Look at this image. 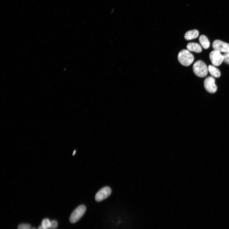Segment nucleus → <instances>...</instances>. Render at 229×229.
Wrapping results in <instances>:
<instances>
[{"label":"nucleus","instance_id":"1","mask_svg":"<svg viewBox=\"0 0 229 229\" xmlns=\"http://www.w3.org/2000/svg\"><path fill=\"white\" fill-rule=\"evenodd\" d=\"M178 60L182 65L188 66L192 64L194 60V55L188 50L181 51L178 55Z\"/></svg>","mask_w":229,"mask_h":229},{"label":"nucleus","instance_id":"2","mask_svg":"<svg viewBox=\"0 0 229 229\" xmlns=\"http://www.w3.org/2000/svg\"><path fill=\"white\" fill-rule=\"evenodd\" d=\"M193 70L198 77L204 78L207 74L208 69L206 64L201 61H198L194 64Z\"/></svg>","mask_w":229,"mask_h":229},{"label":"nucleus","instance_id":"3","mask_svg":"<svg viewBox=\"0 0 229 229\" xmlns=\"http://www.w3.org/2000/svg\"><path fill=\"white\" fill-rule=\"evenodd\" d=\"M86 211V207L81 205L76 208L71 214L69 221L71 223H75L79 221L83 216Z\"/></svg>","mask_w":229,"mask_h":229},{"label":"nucleus","instance_id":"4","mask_svg":"<svg viewBox=\"0 0 229 229\" xmlns=\"http://www.w3.org/2000/svg\"><path fill=\"white\" fill-rule=\"evenodd\" d=\"M209 58L214 66H220L224 61V56L221 52L216 50L212 51L210 53Z\"/></svg>","mask_w":229,"mask_h":229},{"label":"nucleus","instance_id":"5","mask_svg":"<svg viewBox=\"0 0 229 229\" xmlns=\"http://www.w3.org/2000/svg\"><path fill=\"white\" fill-rule=\"evenodd\" d=\"M204 84L206 89L209 92L214 93L217 91V88L215 84V80L212 76L206 78Z\"/></svg>","mask_w":229,"mask_h":229},{"label":"nucleus","instance_id":"6","mask_svg":"<svg viewBox=\"0 0 229 229\" xmlns=\"http://www.w3.org/2000/svg\"><path fill=\"white\" fill-rule=\"evenodd\" d=\"M111 193L110 188L108 186L104 187L100 189L95 196V200L100 202L108 198Z\"/></svg>","mask_w":229,"mask_h":229},{"label":"nucleus","instance_id":"7","mask_svg":"<svg viewBox=\"0 0 229 229\" xmlns=\"http://www.w3.org/2000/svg\"><path fill=\"white\" fill-rule=\"evenodd\" d=\"M212 46L214 50L220 52H229V44L221 41L215 40L212 44Z\"/></svg>","mask_w":229,"mask_h":229},{"label":"nucleus","instance_id":"8","mask_svg":"<svg viewBox=\"0 0 229 229\" xmlns=\"http://www.w3.org/2000/svg\"><path fill=\"white\" fill-rule=\"evenodd\" d=\"M187 49L189 51L200 53L202 51L201 46L198 43H189L187 45Z\"/></svg>","mask_w":229,"mask_h":229},{"label":"nucleus","instance_id":"9","mask_svg":"<svg viewBox=\"0 0 229 229\" xmlns=\"http://www.w3.org/2000/svg\"><path fill=\"white\" fill-rule=\"evenodd\" d=\"M199 35V32L197 30H190L187 32L184 37L187 40H193L197 38Z\"/></svg>","mask_w":229,"mask_h":229},{"label":"nucleus","instance_id":"10","mask_svg":"<svg viewBox=\"0 0 229 229\" xmlns=\"http://www.w3.org/2000/svg\"><path fill=\"white\" fill-rule=\"evenodd\" d=\"M208 71L211 75L213 77L216 78H219L221 75V73L217 68L214 66L210 65L208 66Z\"/></svg>","mask_w":229,"mask_h":229},{"label":"nucleus","instance_id":"11","mask_svg":"<svg viewBox=\"0 0 229 229\" xmlns=\"http://www.w3.org/2000/svg\"><path fill=\"white\" fill-rule=\"evenodd\" d=\"M199 41L201 45L204 48L207 49L210 47V42L206 36L204 35L200 36L199 37Z\"/></svg>","mask_w":229,"mask_h":229},{"label":"nucleus","instance_id":"12","mask_svg":"<svg viewBox=\"0 0 229 229\" xmlns=\"http://www.w3.org/2000/svg\"><path fill=\"white\" fill-rule=\"evenodd\" d=\"M50 225L51 221L48 219H44L42 223V226L46 229L50 228Z\"/></svg>","mask_w":229,"mask_h":229},{"label":"nucleus","instance_id":"13","mask_svg":"<svg viewBox=\"0 0 229 229\" xmlns=\"http://www.w3.org/2000/svg\"><path fill=\"white\" fill-rule=\"evenodd\" d=\"M31 228L30 225L28 224H21L18 227V229H30Z\"/></svg>","mask_w":229,"mask_h":229},{"label":"nucleus","instance_id":"14","mask_svg":"<svg viewBox=\"0 0 229 229\" xmlns=\"http://www.w3.org/2000/svg\"><path fill=\"white\" fill-rule=\"evenodd\" d=\"M224 62L229 65V52L226 53L223 55Z\"/></svg>","mask_w":229,"mask_h":229},{"label":"nucleus","instance_id":"15","mask_svg":"<svg viewBox=\"0 0 229 229\" xmlns=\"http://www.w3.org/2000/svg\"><path fill=\"white\" fill-rule=\"evenodd\" d=\"M58 224L57 221L55 220H53L51 221L50 228L51 229H55L58 226Z\"/></svg>","mask_w":229,"mask_h":229},{"label":"nucleus","instance_id":"16","mask_svg":"<svg viewBox=\"0 0 229 229\" xmlns=\"http://www.w3.org/2000/svg\"><path fill=\"white\" fill-rule=\"evenodd\" d=\"M38 229H46L41 225V226H40L39 227H38Z\"/></svg>","mask_w":229,"mask_h":229},{"label":"nucleus","instance_id":"17","mask_svg":"<svg viewBox=\"0 0 229 229\" xmlns=\"http://www.w3.org/2000/svg\"><path fill=\"white\" fill-rule=\"evenodd\" d=\"M75 151H75H75H74V152H73V155H75Z\"/></svg>","mask_w":229,"mask_h":229},{"label":"nucleus","instance_id":"18","mask_svg":"<svg viewBox=\"0 0 229 229\" xmlns=\"http://www.w3.org/2000/svg\"><path fill=\"white\" fill-rule=\"evenodd\" d=\"M30 229H36L35 228H30Z\"/></svg>","mask_w":229,"mask_h":229}]
</instances>
